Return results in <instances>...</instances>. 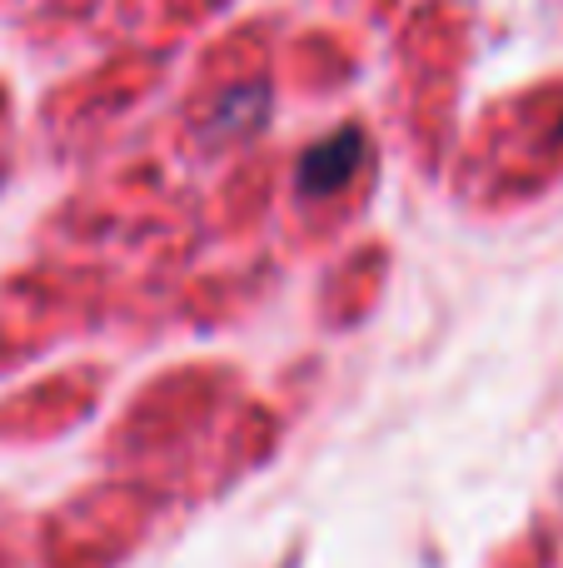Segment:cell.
<instances>
[{"instance_id":"1","label":"cell","mask_w":563,"mask_h":568,"mask_svg":"<svg viewBox=\"0 0 563 568\" xmlns=\"http://www.w3.org/2000/svg\"><path fill=\"white\" fill-rule=\"evenodd\" d=\"M355 165H359V140L335 135L329 145L305 155V190H335L345 175H355Z\"/></svg>"}]
</instances>
